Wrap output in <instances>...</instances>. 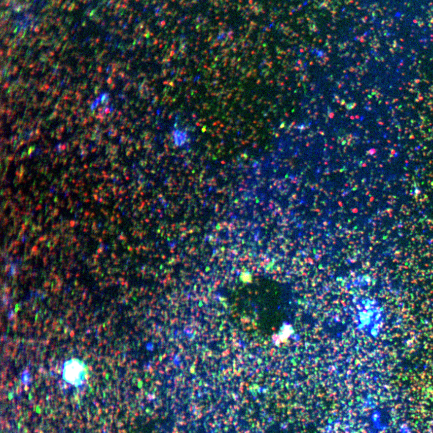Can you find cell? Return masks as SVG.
Segmentation results:
<instances>
[{
    "label": "cell",
    "instance_id": "obj_1",
    "mask_svg": "<svg viewBox=\"0 0 433 433\" xmlns=\"http://www.w3.org/2000/svg\"><path fill=\"white\" fill-rule=\"evenodd\" d=\"M86 368L83 361L78 360L68 361L64 364L63 377L70 384L81 385L86 377Z\"/></svg>",
    "mask_w": 433,
    "mask_h": 433
}]
</instances>
